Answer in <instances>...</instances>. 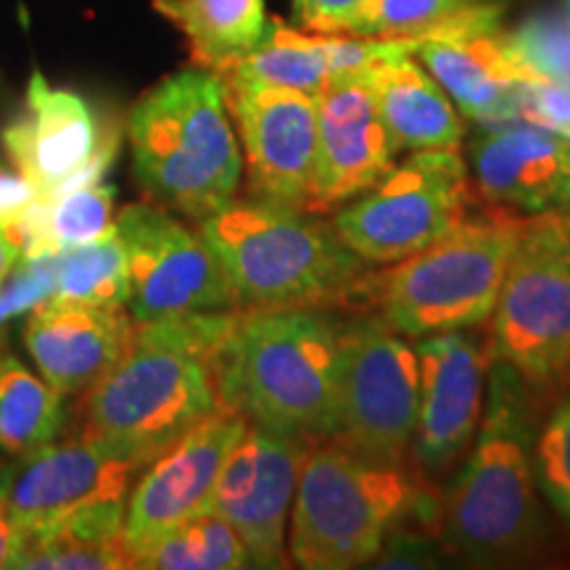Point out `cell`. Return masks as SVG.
<instances>
[{
	"instance_id": "30bf717a",
	"label": "cell",
	"mask_w": 570,
	"mask_h": 570,
	"mask_svg": "<svg viewBox=\"0 0 570 570\" xmlns=\"http://www.w3.org/2000/svg\"><path fill=\"white\" fill-rule=\"evenodd\" d=\"M417 352L386 320L341 323V383L333 444L381 462H410L417 423Z\"/></svg>"
},
{
	"instance_id": "8d00e7d4",
	"label": "cell",
	"mask_w": 570,
	"mask_h": 570,
	"mask_svg": "<svg viewBox=\"0 0 570 570\" xmlns=\"http://www.w3.org/2000/svg\"><path fill=\"white\" fill-rule=\"evenodd\" d=\"M21 259V244L13 235V230H0V283L11 275V269L17 267Z\"/></svg>"
},
{
	"instance_id": "4fadbf2b",
	"label": "cell",
	"mask_w": 570,
	"mask_h": 570,
	"mask_svg": "<svg viewBox=\"0 0 570 570\" xmlns=\"http://www.w3.org/2000/svg\"><path fill=\"white\" fill-rule=\"evenodd\" d=\"M119 140L117 125L98 117L77 92L53 88L40 71L30 77L17 119L3 127L6 154L40 196L101 180Z\"/></svg>"
},
{
	"instance_id": "9c48e42d",
	"label": "cell",
	"mask_w": 570,
	"mask_h": 570,
	"mask_svg": "<svg viewBox=\"0 0 570 570\" xmlns=\"http://www.w3.org/2000/svg\"><path fill=\"white\" fill-rule=\"evenodd\" d=\"M470 204L473 188L460 148H428L338 206L333 227L370 267L394 265L458 225Z\"/></svg>"
},
{
	"instance_id": "ba28073f",
	"label": "cell",
	"mask_w": 570,
	"mask_h": 570,
	"mask_svg": "<svg viewBox=\"0 0 570 570\" xmlns=\"http://www.w3.org/2000/svg\"><path fill=\"white\" fill-rule=\"evenodd\" d=\"M491 352L550 404L570 383V217L525 214L497 309Z\"/></svg>"
},
{
	"instance_id": "7c38bea8",
	"label": "cell",
	"mask_w": 570,
	"mask_h": 570,
	"mask_svg": "<svg viewBox=\"0 0 570 570\" xmlns=\"http://www.w3.org/2000/svg\"><path fill=\"white\" fill-rule=\"evenodd\" d=\"M415 352L420 396L410 462L441 487L479 433L494 352L491 336L483 338L475 327L417 338Z\"/></svg>"
},
{
	"instance_id": "ac0fdd59",
	"label": "cell",
	"mask_w": 570,
	"mask_h": 570,
	"mask_svg": "<svg viewBox=\"0 0 570 570\" xmlns=\"http://www.w3.org/2000/svg\"><path fill=\"white\" fill-rule=\"evenodd\" d=\"M391 138L365 75L333 77L317 92V173L312 212L338 209L394 169Z\"/></svg>"
},
{
	"instance_id": "4316f807",
	"label": "cell",
	"mask_w": 570,
	"mask_h": 570,
	"mask_svg": "<svg viewBox=\"0 0 570 570\" xmlns=\"http://www.w3.org/2000/svg\"><path fill=\"white\" fill-rule=\"evenodd\" d=\"M46 377L0 354V449L13 458L53 444L67 423V402Z\"/></svg>"
},
{
	"instance_id": "3957f363",
	"label": "cell",
	"mask_w": 570,
	"mask_h": 570,
	"mask_svg": "<svg viewBox=\"0 0 570 570\" xmlns=\"http://www.w3.org/2000/svg\"><path fill=\"white\" fill-rule=\"evenodd\" d=\"M402 529L441 539V487L412 462L362 458L333 441L306 444L291 508L288 554L304 570L370 566Z\"/></svg>"
},
{
	"instance_id": "d6986e66",
	"label": "cell",
	"mask_w": 570,
	"mask_h": 570,
	"mask_svg": "<svg viewBox=\"0 0 570 570\" xmlns=\"http://www.w3.org/2000/svg\"><path fill=\"white\" fill-rule=\"evenodd\" d=\"M423 59L460 114L481 127L518 122V88L537 82L520 67L502 27L462 24L417 42Z\"/></svg>"
},
{
	"instance_id": "44dd1931",
	"label": "cell",
	"mask_w": 570,
	"mask_h": 570,
	"mask_svg": "<svg viewBox=\"0 0 570 570\" xmlns=\"http://www.w3.org/2000/svg\"><path fill=\"white\" fill-rule=\"evenodd\" d=\"M135 331L127 306L48 298L30 312L24 346L61 394H80L109 370Z\"/></svg>"
},
{
	"instance_id": "e575fe53",
	"label": "cell",
	"mask_w": 570,
	"mask_h": 570,
	"mask_svg": "<svg viewBox=\"0 0 570 570\" xmlns=\"http://www.w3.org/2000/svg\"><path fill=\"white\" fill-rule=\"evenodd\" d=\"M38 188L24 175L11 173L0 164V230H9L19 217L38 202Z\"/></svg>"
},
{
	"instance_id": "83f0119b",
	"label": "cell",
	"mask_w": 570,
	"mask_h": 570,
	"mask_svg": "<svg viewBox=\"0 0 570 570\" xmlns=\"http://www.w3.org/2000/svg\"><path fill=\"white\" fill-rule=\"evenodd\" d=\"M146 570H238L252 568L246 547L227 520L206 508L132 554Z\"/></svg>"
},
{
	"instance_id": "f1b7e54d",
	"label": "cell",
	"mask_w": 570,
	"mask_h": 570,
	"mask_svg": "<svg viewBox=\"0 0 570 570\" xmlns=\"http://www.w3.org/2000/svg\"><path fill=\"white\" fill-rule=\"evenodd\" d=\"M51 298L127 306L130 277H127V252L117 223H114V230L90 240V244L51 254Z\"/></svg>"
},
{
	"instance_id": "74e56055",
	"label": "cell",
	"mask_w": 570,
	"mask_h": 570,
	"mask_svg": "<svg viewBox=\"0 0 570 570\" xmlns=\"http://www.w3.org/2000/svg\"><path fill=\"white\" fill-rule=\"evenodd\" d=\"M0 473H3V468H0ZM13 539H17V533H13L9 512H6V504H3V497H0V568L11 566Z\"/></svg>"
},
{
	"instance_id": "f546056e",
	"label": "cell",
	"mask_w": 570,
	"mask_h": 570,
	"mask_svg": "<svg viewBox=\"0 0 570 570\" xmlns=\"http://www.w3.org/2000/svg\"><path fill=\"white\" fill-rule=\"evenodd\" d=\"M475 0H360L320 32L367 38H423Z\"/></svg>"
},
{
	"instance_id": "9a60e30c",
	"label": "cell",
	"mask_w": 570,
	"mask_h": 570,
	"mask_svg": "<svg viewBox=\"0 0 570 570\" xmlns=\"http://www.w3.org/2000/svg\"><path fill=\"white\" fill-rule=\"evenodd\" d=\"M306 441L248 425L227 458L209 508L244 541L252 568L283 570L288 554V518Z\"/></svg>"
},
{
	"instance_id": "8992f818",
	"label": "cell",
	"mask_w": 570,
	"mask_h": 570,
	"mask_svg": "<svg viewBox=\"0 0 570 570\" xmlns=\"http://www.w3.org/2000/svg\"><path fill=\"white\" fill-rule=\"evenodd\" d=\"M132 173L161 206L202 223L235 198L244 156L223 80L185 69L148 90L127 114Z\"/></svg>"
},
{
	"instance_id": "4dcf8cb0",
	"label": "cell",
	"mask_w": 570,
	"mask_h": 570,
	"mask_svg": "<svg viewBox=\"0 0 570 570\" xmlns=\"http://www.w3.org/2000/svg\"><path fill=\"white\" fill-rule=\"evenodd\" d=\"M508 35V46L533 80L570 82V24L560 9H541Z\"/></svg>"
},
{
	"instance_id": "484cf974",
	"label": "cell",
	"mask_w": 570,
	"mask_h": 570,
	"mask_svg": "<svg viewBox=\"0 0 570 570\" xmlns=\"http://www.w3.org/2000/svg\"><path fill=\"white\" fill-rule=\"evenodd\" d=\"M223 82L273 85L317 96L331 80L325 35L302 32L283 19H267V30L252 51L214 71Z\"/></svg>"
},
{
	"instance_id": "ab89813d",
	"label": "cell",
	"mask_w": 570,
	"mask_h": 570,
	"mask_svg": "<svg viewBox=\"0 0 570 570\" xmlns=\"http://www.w3.org/2000/svg\"><path fill=\"white\" fill-rule=\"evenodd\" d=\"M560 11H562V17H566L568 24H570V0H560Z\"/></svg>"
},
{
	"instance_id": "836d02e7",
	"label": "cell",
	"mask_w": 570,
	"mask_h": 570,
	"mask_svg": "<svg viewBox=\"0 0 570 570\" xmlns=\"http://www.w3.org/2000/svg\"><path fill=\"white\" fill-rule=\"evenodd\" d=\"M518 106L523 122L570 138V82H523L518 88Z\"/></svg>"
},
{
	"instance_id": "277c9868",
	"label": "cell",
	"mask_w": 570,
	"mask_h": 570,
	"mask_svg": "<svg viewBox=\"0 0 570 570\" xmlns=\"http://www.w3.org/2000/svg\"><path fill=\"white\" fill-rule=\"evenodd\" d=\"M223 407L275 433L331 441L338 417L341 320L327 309H238L212 360Z\"/></svg>"
},
{
	"instance_id": "1f68e13d",
	"label": "cell",
	"mask_w": 570,
	"mask_h": 570,
	"mask_svg": "<svg viewBox=\"0 0 570 570\" xmlns=\"http://www.w3.org/2000/svg\"><path fill=\"white\" fill-rule=\"evenodd\" d=\"M533 468L547 508H552L570 533V394H562L541 417Z\"/></svg>"
},
{
	"instance_id": "6da1fadb",
	"label": "cell",
	"mask_w": 570,
	"mask_h": 570,
	"mask_svg": "<svg viewBox=\"0 0 570 570\" xmlns=\"http://www.w3.org/2000/svg\"><path fill=\"white\" fill-rule=\"evenodd\" d=\"M550 404L494 360L473 446L441 489V547L475 568L529 566L550 554L552 525L533 444Z\"/></svg>"
},
{
	"instance_id": "d4e9b609",
	"label": "cell",
	"mask_w": 570,
	"mask_h": 570,
	"mask_svg": "<svg viewBox=\"0 0 570 570\" xmlns=\"http://www.w3.org/2000/svg\"><path fill=\"white\" fill-rule=\"evenodd\" d=\"M114 188L88 183L38 196L30 209L9 227L21 244V256H48L90 244L114 230Z\"/></svg>"
},
{
	"instance_id": "d590c367",
	"label": "cell",
	"mask_w": 570,
	"mask_h": 570,
	"mask_svg": "<svg viewBox=\"0 0 570 570\" xmlns=\"http://www.w3.org/2000/svg\"><path fill=\"white\" fill-rule=\"evenodd\" d=\"M360 0H294V9L306 30L320 32L327 21L352 11Z\"/></svg>"
},
{
	"instance_id": "e0dca14e",
	"label": "cell",
	"mask_w": 570,
	"mask_h": 570,
	"mask_svg": "<svg viewBox=\"0 0 570 570\" xmlns=\"http://www.w3.org/2000/svg\"><path fill=\"white\" fill-rule=\"evenodd\" d=\"M142 473L88 436L46 444L0 473V497L13 531L48 523L104 502H125L132 479Z\"/></svg>"
},
{
	"instance_id": "cb8c5ba5",
	"label": "cell",
	"mask_w": 570,
	"mask_h": 570,
	"mask_svg": "<svg viewBox=\"0 0 570 570\" xmlns=\"http://www.w3.org/2000/svg\"><path fill=\"white\" fill-rule=\"evenodd\" d=\"M185 35L194 67L219 71L252 51L267 30L265 0H154Z\"/></svg>"
},
{
	"instance_id": "f35d334b",
	"label": "cell",
	"mask_w": 570,
	"mask_h": 570,
	"mask_svg": "<svg viewBox=\"0 0 570 570\" xmlns=\"http://www.w3.org/2000/svg\"><path fill=\"white\" fill-rule=\"evenodd\" d=\"M560 212H566L570 217V169H568V180H566V196H562V206Z\"/></svg>"
},
{
	"instance_id": "7402d4cb",
	"label": "cell",
	"mask_w": 570,
	"mask_h": 570,
	"mask_svg": "<svg viewBox=\"0 0 570 570\" xmlns=\"http://www.w3.org/2000/svg\"><path fill=\"white\" fill-rule=\"evenodd\" d=\"M19 570H132L125 539V502H104L13 531Z\"/></svg>"
},
{
	"instance_id": "8fae6325",
	"label": "cell",
	"mask_w": 570,
	"mask_h": 570,
	"mask_svg": "<svg viewBox=\"0 0 570 570\" xmlns=\"http://www.w3.org/2000/svg\"><path fill=\"white\" fill-rule=\"evenodd\" d=\"M117 230L127 252V312L135 323L238 309L212 246L161 206H127L117 217Z\"/></svg>"
},
{
	"instance_id": "7a4b0ae2",
	"label": "cell",
	"mask_w": 570,
	"mask_h": 570,
	"mask_svg": "<svg viewBox=\"0 0 570 570\" xmlns=\"http://www.w3.org/2000/svg\"><path fill=\"white\" fill-rule=\"evenodd\" d=\"M238 309L135 323L119 360L85 391L82 436L142 470L167 454L219 407L212 360Z\"/></svg>"
},
{
	"instance_id": "2e32d148",
	"label": "cell",
	"mask_w": 570,
	"mask_h": 570,
	"mask_svg": "<svg viewBox=\"0 0 570 570\" xmlns=\"http://www.w3.org/2000/svg\"><path fill=\"white\" fill-rule=\"evenodd\" d=\"M248 425L246 415L219 404L167 454L142 470L125 504V539L132 554L209 508L219 473Z\"/></svg>"
},
{
	"instance_id": "52a82bcc",
	"label": "cell",
	"mask_w": 570,
	"mask_h": 570,
	"mask_svg": "<svg viewBox=\"0 0 570 570\" xmlns=\"http://www.w3.org/2000/svg\"><path fill=\"white\" fill-rule=\"evenodd\" d=\"M523 219L497 204L465 214L420 252L383 273L370 269L362 302L412 341L483 325L497 309Z\"/></svg>"
},
{
	"instance_id": "5b68a950",
	"label": "cell",
	"mask_w": 570,
	"mask_h": 570,
	"mask_svg": "<svg viewBox=\"0 0 570 570\" xmlns=\"http://www.w3.org/2000/svg\"><path fill=\"white\" fill-rule=\"evenodd\" d=\"M240 309H327L360 304L370 265L317 212L233 198L198 223Z\"/></svg>"
},
{
	"instance_id": "603a6c76",
	"label": "cell",
	"mask_w": 570,
	"mask_h": 570,
	"mask_svg": "<svg viewBox=\"0 0 570 570\" xmlns=\"http://www.w3.org/2000/svg\"><path fill=\"white\" fill-rule=\"evenodd\" d=\"M365 77L399 151L462 146L465 127L458 106L415 56L383 63Z\"/></svg>"
},
{
	"instance_id": "ffe728a7",
	"label": "cell",
	"mask_w": 570,
	"mask_h": 570,
	"mask_svg": "<svg viewBox=\"0 0 570 570\" xmlns=\"http://www.w3.org/2000/svg\"><path fill=\"white\" fill-rule=\"evenodd\" d=\"M470 167L475 188L489 204L523 214L560 209L570 169V138L523 119L481 127L470 140Z\"/></svg>"
},
{
	"instance_id": "d6a6232c",
	"label": "cell",
	"mask_w": 570,
	"mask_h": 570,
	"mask_svg": "<svg viewBox=\"0 0 570 570\" xmlns=\"http://www.w3.org/2000/svg\"><path fill=\"white\" fill-rule=\"evenodd\" d=\"M53 296L51 254L48 256H21L11 275L0 283V327L13 317L38 309Z\"/></svg>"
},
{
	"instance_id": "5bb4252c",
	"label": "cell",
	"mask_w": 570,
	"mask_h": 570,
	"mask_svg": "<svg viewBox=\"0 0 570 570\" xmlns=\"http://www.w3.org/2000/svg\"><path fill=\"white\" fill-rule=\"evenodd\" d=\"M244 146L248 194L312 212L317 173V96L273 85L223 82Z\"/></svg>"
}]
</instances>
